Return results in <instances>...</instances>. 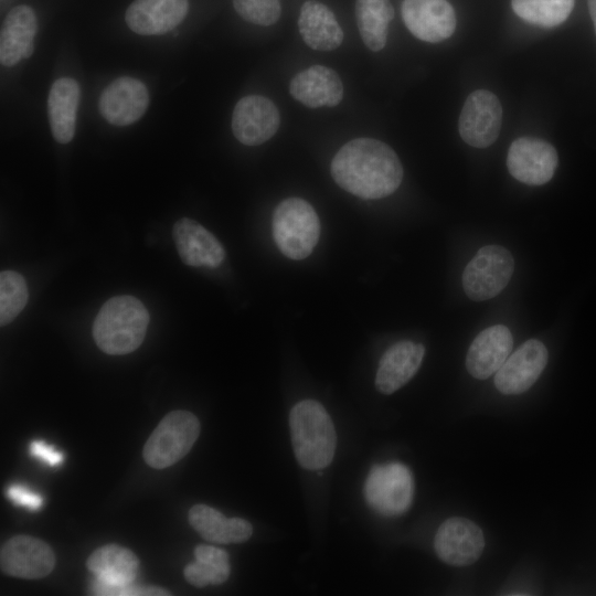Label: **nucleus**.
Returning a JSON list of instances; mask_svg holds the SVG:
<instances>
[{
	"label": "nucleus",
	"mask_w": 596,
	"mask_h": 596,
	"mask_svg": "<svg viewBox=\"0 0 596 596\" xmlns=\"http://www.w3.org/2000/svg\"><path fill=\"white\" fill-rule=\"evenodd\" d=\"M546 363L545 345L540 340L530 339L496 372L494 385L502 394H521L536 382Z\"/></svg>",
	"instance_id": "obj_13"
},
{
	"label": "nucleus",
	"mask_w": 596,
	"mask_h": 596,
	"mask_svg": "<svg viewBox=\"0 0 596 596\" xmlns=\"http://www.w3.org/2000/svg\"><path fill=\"white\" fill-rule=\"evenodd\" d=\"M0 565L8 575L39 579L53 571L55 555L44 541L31 535H15L1 546Z\"/></svg>",
	"instance_id": "obj_10"
},
{
	"label": "nucleus",
	"mask_w": 596,
	"mask_h": 596,
	"mask_svg": "<svg viewBox=\"0 0 596 596\" xmlns=\"http://www.w3.org/2000/svg\"><path fill=\"white\" fill-rule=\"evenodd\" d=\"M200 435L198 417L188 411L168 413L147 439L142 456L147 465L163 469L182 459Z\"/></svg>",
	"instance_id": "obj_5"
},
{
	"label": "nucleus",
	"mask_w": 596,
	"mask_h": 596,
	"mask_svg": "<svg viewBox=\"0 0 596 596\" xmlns=\"http://www.w3.org/2000/svg\"><path fill=\"white\" fill-rule=\"evenodd\" d=\"M93 592L95 595H110V596L170 595L168 590L159 588V587L132 586V583L120 585V586H105L95 582L93 585Z\"/></svg>",
	"instance_id": "obj_31"
},
{
	"label": "nucleus",
	"mask_w": 596,
	"mask_h": 596,
	"mask_svg": "<svg viewBox=\"0 0 596 596\" xmlns=\"http://www.w3.org/2000/svg\"><path fill=\"white\" fill-rule=\"evenodd\" d=\"M289 92L296 100L309 108L333 107L342 99L343 86L336 71L313 65L292 77Z\"/></svg>",
	"instance_id": "obj_20"
},
{
	"label": "nucleus",
	"mask_w": 596,
	"mask_h": 596,
	"mask_svg": "<svg viewBox=\"0 0 596 596\" xmlns=\"http://www.w3.org/2000/svg\"><path fill=\"white\" fill-rule=\"evenodd\" d=\"M236 12L247 22L268 26L280 17V0H233Z\"/></svg>",
	"instance_id": "obj_30"
},
{
	"label": "nucleus",
	"mask_w": 596,
	"mask_h": 596,
	"mask_svg": "<svg viewBox=\"0 0 596 596\" xmlns=\"http://www.w3.org/2000/svg\"><path fill=\"white\" fill-rule=\"evenodd\" d=\"M393 17L394 9L390 0H356V25L368 49L379 52L385 46L387 28Z\"/></svg>",
	"instance_id": "obj_26"
},
{
	"label": "nucleus",
	"mask_w": 596,
	"mask_h": 596,
	"mask_svg": "<svg viewBox=\"0 0 596 596\" xmlns=\"http://www.w3.org/2000/svg\"><path fill=\"white\" fill-rule=\"evenodd\" d=\"M513 269L514 260L507 248L482 246L464 269V291L475 301L493 298L508 285Z\"/></svg>",
	"instance_id": "obj_6"
},
{
	"label": "nucleus",
	"mask_w": 596,
	"mask_h": 596,
	"mask_svg": "<svg viewBox=\"0 0 596 596\" xmlns=\"http://www.w3.org/2000/svg\"><path fill=\"white\" fill-rule=\"evenodd\" d=\"M502 108L498 97L486 89L472 92L466 99L459 116V134L462 140L476 148L492 145L499 136Z\"/></svg>",
	"instance_id": "obj_8"
},
{
	"label": "nucleus",
	"mask_w": 596,
	"mask_h": 596,
	"mask_svg": "<svg viewBox=\"0 0 596 596\" xmlns=\"http://www.w3.org/2000/svg\"><path fill=\"white\" fill-rule=\"evenodd\" d=\"M512 344V334L505 326L496 324L482 330L468 349L467 371L478 380L491 376L508 359Z\"/></svg>",
	"instance_id": "obj_18"
},
{
	"label": "nucleus",
	"mask_w": 596,
	"mask_h": 596,
	"mask_svg": "<svg viewBox=\"0 0 596 596\" xmlns=\"http://www.w3.org/2000/svg\"><path fill=\"white\" fill-rule=\"evenodd\" d=\"M280 116L267 97L248 95L241 98L232 115V131L246 146H258L270 139L279 128Z\"/></svg>",
	"instance_id": "obj_11"
},
{
	"label": "nucleus",
	"mask_w": 596,
	"mask_h": 596,
	"mask_svg": "<svg viewBox=\"0 0 596 596\" xmlns=\"http://www.w3.org/2000/svg\"><path fill=\"white\" fill-rule=\"evenodd\" d=\"M320 221L315 209L300 198L280 202L273 214V236L278 249L288 258L308 257L318 243Z\"/></svg>",
	"instance_id": "obj_4"
},
{
	"label": "nucleus",
	"mask_w": 596,
	"mask_h": 596,
	"mask_svg": "<svg viewBox=\"0 0 596 596\" xmlns=\"http://www.w3.org/2000/svg\"><path fill=\"white\" fill-rule=\"evenodd\" d=\"M29 298L26 283L14 270L0 274V324L3 327L17 318L24 309Z\"/></svg>",
	"instance_id": "obj_29"
},
{
	"label": "nucleus",
	"mask_w": 596,
	"mask_h": 596,
	"mask_svg": "<svg viewBox=\"0 0 596 596\" xmlns=\"http://www.w3.org/2000/svg\"><path fill=\"white\" fill-rule=\"evenodd\" d=\"M424 354V345L409 340L391 345L379 363L375 376L377 391L389 395L405 385L418 371Z\"/></svg>",
	"instance_id": "obj_19"
},
{
	"label": "nucleus",
	"mask_w": 596,
	"mask_h": 596,
	"mask_svg": "<svg viewBox=\"0 0 596 596\" xmlns=\"http://www.w3.org/2000/svg\"><path fill=\"white\" fill-rule=\"evenodd\" d=\"M294 453L298 464L308 470H321L332 461L337 435L333 423L317 401L304 400L289 414Z\"/></svg>",
	"instance_id": "obj_3"
},
{
	"label": "nucleus",
	"mask_w": 596,
	"mask_h": 596,
	"mask_svg": "<svg viewBox=\"0 0 596 596\" xmlns=\"http://www.w3.org/2000/svg\"><path fill=\"white\" fill-rule=\"evenodd\" d=\"M7 496L15 504L28 508L29 510H39L43 499L39 493H35L21 485H12L7 490Z\"/></svg>",
	"instance_id": "obj_32"
},
{
	"label": "nucleus",
	"mask_w": 596,
	"mask_h": 596,
	"mask_svg": "<svg viewBox=\"0 0 596 596\" xmlns=\"http://www.w3.org/2000/svg\"><path fill=\"white\" fill-rule=\"evenodd\" d=\"M402 18L414 36L429 43L448 39L456 29V14L447 0H404Z\"/></svg>",
	"instance_id": "obj_14"
},
{
	"label": "nucleus",
	"mask_w": 596,
	"mask_h": 596,
	"mask_svg": "<svg viewBox=\"0 0 596 596\" xmlns=\"http://www.w3.org/2000/svg\"><path fill=\"white\" fill-rule=\"evenodd\" d=\"M188 10V0H135L128 7L125 20L137 34L159 35L180 24Z\"/></svg>",
	"instance_id": "obj_17"
},
{
	"label": "nucleus",
	"mask_w": 596,
	"mask_h": 596,
	"mask_svg": "<svg viewBox=\"0 0 596 596\" xmlns=\"http://www.w3.org/2000/svg\"><path fill=\"white\" fill-rule=\"evenodd\" d=\"M195 562L184 567L185 579L195 587L224 583L231 572L228 555L225 551L211 545L200 544L194 550Z\"/></svg>",
	"instance_id": "obj_27"
},
{
	"label": "nucleus",
	"mask_w": 596,
	"mask_h": 596,
	"mask_svg": "<svg viewBox=\"0 0 596 596\" xmlns=\"http://www.w3.org/2000/svg\"><path fill=\"white\" fill-rule=\"evenodd\" d=\"M438 557L454 566L475 563L485 549L481 529L465 518H450L437 530L434 541Z\"/></svg>",
	"instance_id": "obj_12"
},
{
	"label": "nucleus",
	"mask_w": 596,
	"mask_h": 596,
	"mask_svg": "<svg viewBox=\"0 0 596 596\" xmlns=\"http://www.w3.org/2000/svg\"><path fill=\"white\" fill-rule=\"evenodd\" d=\"M149 104L146 85L129 76L108 84L99 97V111L111 125L127 126L142 117Z\"/></svg>",
	"instance_id": "obj_15"
},
{
	"label": "nucleus",
	"mask_w": 596,
	"mask_h": 596,
	"mask_svg": "<svg viewBox=\"0 0 596 596\" xmlns=\"http://www.w3.org/2000/svg\"><path fill=\"white\" fill-rule=\"evenodd\" d=\"M413 493L412 472L401 462L373 466L364 483L368 504L385 517L404 513L413 501Z\"/></svg>",
	"instance_id": "obj_7"
},
{
	"label": "nucleus",
	"mask_w": 596,
	"mask_h": 596,
	"mask_svg": "<svg viewBox=\"0 0 596 596\" xmlns=\"http://www.w3.org/2000/svg\"><path fill=\"white\" fill-rule=\"evenodd\" d=\"M148 323L149 312L138 298L116 296L99 309L93 323V338L107 354H127L140 347Z\"/></svg>",
	"instance_id": "obj_2"
},
{
	"label": "nucleus",
	"mask_w": 596,
	"mask_h": 596,
	"mask_svg": "<svg viewBox=\"0 0 596 596\" xmlns=\"http://www.w3.org/2000/svg\"><path fill=\"white\" fill-rule=\"evenodd\" d=\"M172 237L185 265L216 268L225 258V249L219 240L191 219L178 220L172 228Z\"/></svg>",
	"instance_id": "obj_16"
},
{
	"label": "nucleus",
	"mask_w": 596,
	"mask_h": 596,
	"mask_svg": "<svg viewBox=\"0 0 596 596\" xmlns=\"http://www.w3.org/2000/svg\"><path fill=\"white\" fill-rule=\"evenodd\" d=\"M38 30L33 9L20 4L7 14L0 35V61L4 66H13L32 55L33 39Z\"/></svg>",
	"instance_id": "obj_21"
},
{
	"label": "nucleus",
	"mask_w": 596,
	"mask_h": 596,
	"mask_svg": "<svg viewBox=\"0 0 596 596\" xmlns=\"http://www.w3.org/2000/svg\"><path fill=\"white\" fill-rule=\"evenodd\" d=\"M30 454L51 467H56L63 461V454L42 440L30 444Z\"/></svg>",
	"instance_id": "obj_33"
},
{
	"label": "nucleus",
	"mask_w": 596,
	"mask_h": 596,
	"mask_svg": "<svg viewBox=\"0 0 596 596\" xmlns=\"http://www.w3.org/2000/svg\"><path fill=\"white\" fill-rule=\"evenodd\" d=\"M298 28L306 44L315 50H336L343 40V32L332 11L315 0L301 6Z\"/></svg>",
	"instance_id": "obj_25"
},
{
	"label": "nucleus",
	"mask_w": 596,
	"mask_h": 596,
	"mask_svg": "<svg viewBox=\"0 0 596 596\" xmlns=\"http://www.w3.org/2000/svg\"><path fill=\"white\" fill-rule=\"evenodd\" d=\"M96 582L105 586L131 584L139 570V560L130 550L107 544L95 550L86 561Z\"/></svg>",
	"instance_id": "obj_24"
},
{
	"label": "nucleus",
	"mask_w": 596,
	"mask_h": 596,
	"mask_svg": "<svg viewBox=\"0 0 596 596\" xmlns=\"http://www.w3.org/2000/svg\"><path fill=\"white\" fill-rule=\"evenodd\" d=\"M587 2H588L589 13L594 23L595 33H596V0H587Z\"/></svg>",
	"instance_id": "obj_34"
},
{
	"label": "nucleus",
	"mask_w": 596,
	"mask_h": 596,
	"mask_svg": "<svg viewBox=\"0 0 596 596\" xmlns=\"http://www.w3.org/2000/svg\"><path fill=\"white\" fill-rule=\"evenodd\" d=\"M189 522L203 539L220 544L242 543L253 534L248 521L226 518L216 509L201 503L190 509Z\"/></svg>",
	"instance_id": "obj_23"
},
{
	"label": "nucleus",
	"mask_w": 596,
	"mask_h": 596,
	"mask_svg": "<svg viewBox=\"0 0 596 596\" xmlns=\"http://www.w3.org/2000/svg\"><path fill=\"white\" fill-rule=\"evenodd\" d=\"M79 98L81 89L73 78L61 77L51 86L47 115L51 132L60 143H68L74 137Z\"/></svg>",
	"instance_id": "obj_22"
},
{
	"label": "nucleus",
	"mask_w": 596,
	"mask_h": 596,
	"mask_svg": "<svg viewBox=\"0 0 596 596\" xmlns=\"http://www.w3.org/2000/svg\"><path fill=\"white\" fill-rule=\"evenodd\" d=\"M331 174L347 192L372 200L396 191L403 180V167L389 145L372 138H356L336 153Z\"/></svg>",
	"instance_id": "obj_1"
},
{
	"label": "nucleus",
	"mask_w": 596,
	"mask_h": 596,
	"mask_svg": "<svg viewBox=\"0 0 596 596\" xmlns=\"http://www.w3.org/2000/svg\"><path fill=\"white\" fill-rule=\"evenodd\" d=\"M557 162V152L550 142L530 137L515 139L507 157L510 174L529 185L549 182L554 175Z\"/></svg>",
	"instance_id": "obj_9"
},
{
	"label": "nucleus",
	"mask_w": 596,
	"mask_h": 596,
	"mask_svg": "<svg viewBox=\"0 0 596 596\" xmlns=\"http://www.w3.org/2000/svg\"><path fill=\"white\" fill-rule=\"evenodd\" d=\"M511 6L524 21L542 28H554L568 18L574 0H511Z\"/></svg>",
	"instance_id": "obj_28"
}]
</instances>
